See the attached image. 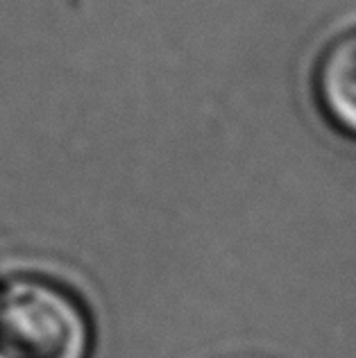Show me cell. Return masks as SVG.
Returning <instances> with one entry per match:
<instances>
[{"label": "cell", "instance_id": "6da1fadb", "mask_svg": "<svg viewBox=\"0 0 356 358\" xmlns=\"http://www.w3.org/2000/svg\"><path fill=\"white\" fill-rule=\"evenodd\" d=\"M91 322L78 299L39 277L0 284V358H87Z\"/></svg>", "mask_w": 356, "mask_h": 358}, {"label": "cell", "instance_id": "7a4b0ae2", "mask_svg": "<svg viewBox=\"0 0 356 358\" xmlns=\"http://www.w3.org/2000/svg\"><path fill=\"white\" fill-rule=\"evenodd\" d=\"M313 89L329 125L356 141V30L327 45L315 66Z\"/></svg>", "mask_w": 356, "mask_h": 358}]
</instances>
